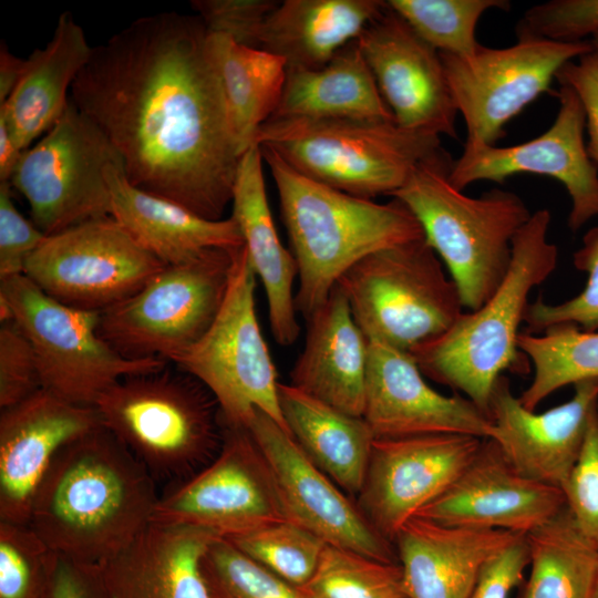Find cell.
I'll return each mask as SVG.
<instances>
[{"mask_svg": "<svg viewBox=\"0 0 598 598\" xmlns=\"http://www.w3.org/2000/svg\"><path fill=\"white\" fill-rule=\"evenodd\" d=\"M24 151L17 145L4 118L0 116V182H9Z\"/></svg>", "mask_w": 598, "mask_h": 598, "instance_id": "51", "label": "cell"}, {"mask_svg": "<svg viewBox=\"0 0 598 598\" xmlns=\"http://www.w3.org/2000/svg\"><path fill=\"white\" fill-rule=\"evenodd\" d=\"M453 159L441 147L391 197L419 220L426 241L455 282L464 308L482 307L505 278L512 243L532 213L515 193L492 188L471 197L452 185Z\"/></svg>", "mask_w": 598, "mask_h": 598, "instance_id": "5", "label": "cell"}, {"mask_svg": "<svg viewBox=\"0 0 598 598\" xmlns=\"http://www.w3.org/2000/svg\"><path fill=\"white\" fill-rule=\"evenodd\" d=\"M92 48L69 11L60 14L51 41L27 59L10 96L0 103V116L20 150L47 133L68 107V91L87 63Z\"/></svg>", "mask_w": 598, "mask_h": 598, "instance_id": "29", "label": "cell"}, {"mask_svg": "<svg viewBox=\"0 0 598 598\" xmlns=\"http://www.w3.org/2000/svg\"><path fill=\"white\" fill-rule=\"evenodd\" d=\"M44 598H110L99 566L54 554Z\"/></svg>", "mask_w": 598, "mask_h": 598, "instance_id": "49", "label": "cell"}, {"mask_svg": "<svg viewBox=\"0 0 598 598\" xmlns=\"http://www.w3.org/2000/svg\"><path fill=\"white\" fill-rule=\"evenodd\" d=\"M306 321L305 347L292 367L289 384L362 417L369 341L338 285Z\"/></svg>", "mask_w": 598, "mask_h": 598, "instance_id": "26", "label": "cell"}, {"mask_svg": "<svg viewBox=\"0 0 598 598\" xmlns=\"http://www.w3.org/2000/svg\"><path fill=\"white\" fill-rule=\"evenodd\" d=\"M573 264L588 276L582 291L560 303H548L542 296L529 302L525 331L538 334L561 323L576 324L584 331L598 330V226L587 230L581 247L573 255Z\"/></svg>", "mask_w": 598, "mask_h": 598, "instance_id": "41", "label": "cell"}, {"mask_svg": "<svg viewBox=\"0 0 598 598\" xmlns=\"http://www.w3.org/2000/svg\"><path fill=\"white\" fill-rule=\"evenodd\" d=\"M274 0H193L190 7L208 33L224 34L236 43L260 49V35Z\"/></svg>", "mask_w": 598, "mask_h": 598, "instance_id": "44", "label": "cell"}, {"mask_svg": "<svg viewBox=\"0 0 598 598\" xmlns=\"http://www.w3.org/2000/svg\"><path fill=\"white\" fill-rule=\"evenodd\" d=\"M278 395L286 425L303 452L340 488L358 495L375 440L364 419L290 384L279 383Z\"/></svg>", "mask_w": 598, "mask_h": 598, "instance_id": "32", "label": "cell"}, {"mask_svg": "<svg viewBox=\"0 0 598 598\" xmlns=\"http://www.w3.org/2000/svg\"><path fill=\"white\" fill-rule=\"evenodd\" d=\"M525 537L530 570L520 598H591L598 549L567 508Z\"/></svg>", "mask_w": 598, "mask_h": 598, "instance_id": "34", "label": "cell"}, {"mask_svg": "<svg viewBox=\"0 0 598 598\" xmlns=\"http://www.w3.org/2000/svg\"><path fill=\"white\" fill-rule=\"evenodd\" d=\"M555 79L577 94L584 109L589 137L587 152L598 165V52L592 49L580 55L576 62H566Z\"/></svg>", "mask_w": 598, "mask_h": 598, "instance_id": "47", "label": "cell"}, {"mask_svg": "<svg viewBox=\"0 0 598 598\" xmlns=\"http://www.w3.org/2000/svg\"><path fill=\"white\" fill-rule=\"evenodd\" d=\"M517 344L534 368L530 384L518 396L530 411L566 385L598 380L597 331L561 323L538 334L520 331Z\"/></svg>", "mask_w": 598, "mask_h": 598, "instance_id": "35", "label": "cell"}, {"mask_svg": "<svg viewBox=\"0 0 598 598\" xmlns=\"http://www.w3.org/2000/svg\"><path fill=\"white\" fill-rule=\"evenodd\" d=\"M482 442L462 434L375 439L358 507L380 535L393 542L406 522L457 480Z\"/></svg>", "mask_w": 598, "mask_h": 598, "instance_id": "17", "label": "cell"}, {"mask_svg": "<svg viewBox=\"0 0 598 598\" xmlns=\"http://www.w3.org/2000/svg\"><path fill=\"white\" fill-rule=\"evenodd\" d=\"M559 109L554 123L527 142L499 147L465 145L451 164L448 178L464 190L488 181L502 184L517 174L549 176L560 182L571 199L568 227L579 230L598 217V165L589 157L584 141L586 120L577 94L567 85L555 92Z\"/></svg>", "mask_w": 598, "mask_h": 598, "instance_id": "16", "label": "cell"}, {"mask_svg": "<svg viewBox=\"0 0 598 598\" xmlns=\"http://www.w3.org/2000/svg\"><path fill=\"white\" fill-rule=\"evenodd\" d=\"M598 32V0H550L528 8L517 21V38L580 42Z\"/></svg>", "mask_w": 598, "mask_h": 598, "instance_id": "42", "label": "cell"}, {"mask_svg": "<svg viewBox=\"0 0 598 598\" xmlns=\"http://www.w3.org/2000/svg\"><path fill=\"white\" fill-rule=\"evenodd\" d=\"M237 250L215 249L165 266L135 295L101 312L100 336L126 359L172 362L217 317Z\"/></svg>", "mask_w": 598, "mask_h": 598, "instance_id": "9", "label": "cell"}, {"mask_svg": "<svg viewBox=\"0 0 598 598\" xmlns=\"http://www.w3.org/2000/svg\"><path fill=\"white\" fill-rule=\"evenodd\" d=\"M202 569L213 598H303L297 587L247 557L226 538L212 544Z\"/></svg>", "mask_w": 598, "mask_h": 598, "instance_id": "39", "label": "cell"}, {"mask_svg": "<svg viewBox=\"0 0 598 598\" xmlns=\"http://www.w3.org/2000/svg\"><path fill=\"white\" fill-rule=\"evenodd\" d=\"M591 598H598V571H597V576H596Z\"/></svg>", "mask_w": 598, "mask_h": 598, "instance_id": "53", "label": "cell"}, {"mask_svg": "<svg viewBox=\"0 0 598 598\" xmlns=\"http://www.w3.org/2000/svg\"><path fill=\"white\" fill-rule=\"evenodd\" d=\"M0 293L34 350L42 388L69 402L94 406L123 378L167 365L124 358L100 336L101 312L69 307L24 275L0 280Z\"/></svg>", "mask_w": 598, "mask_h": 598, "instance_id": "11", "label": "cell"}, {"mask_svg": "<svg viewBox=\"0 0 598 598\" xmlns=\"http://www.w3.org/2000/svg\"><path fill=\"white\" fill-rule=\"evenodd\" d=\"M164 267L105 216L47 236L23 275L69 307L102 312L135 295Z\"/></svg>", "mask_w": 598, "mask_h": 598, "instance_id": "14", "label": "cell"}, {"mask_svg": "<svg viewBox=\"0 0 598 598\" xmlns=\"http://www.w3.org/2000/svg\"><path fill=\"white\" fill-rule=\"evenodd\" d=\"M550 221L547 208L532 213L513 239L508 271L494 295L410 352L423 375L463 393L487 415L498 378L505 371L527 374L530 369L517 342L532 290L558 264V247L548 240Z\"/></svg>", "mask_w": 598, "mask_h": 598, "instance_id": "4", "label": "cell"}, {"mask_svg": "<svg viewBox=\"0 0 598 598\" xmlns=\"http://www.w3.org/2000/svg\"><path fill=\"white\" fill-rule=\"evenodd\" d=\"M9 182H0V280L23 275L29 256L45 239L17 209Z\"/></svg>", "mask_w": 598, "mask_h": 598, "instance_id": "46", "label": "cell"}, {"mask_svg": "<svg viewBox=\"0 0 598 598\" xmlns=\"http://www.w3.org/2000/svg\"><path fill=\"white\" fill-rule=\"evenodd\" d=\"M528 564V546L523 535L486 563L470 598H509L520 585Z\"/></svg>", "mask_w": 598, "mask_h": 598, "instance_id": "48", "label": "cell"}, {"mask_svg": "<svg viewBox=\"0 0 598 598\" xmlns=\"http://www.w3.org/2000/svg\"><path fill=\"white\" fill-rule=\"evenodd\" d=\"M362 417L375 439L493 435L489 416L471 400L439 393L410 353L377 341H369Z\"/></svg>", "mask_w": 598, "mask_h": 598, "instance_id": "20", "label": "cell"}, {"mask_svg": "<svg viewBox=\"0 0 598 598\" xmlns=\"http://www.w3.org/2000/svg\"><path fill=\"white\" fill-rule=\"evenodd\" d=\"M520 536L411 518L393 540L406 597L470 598L486 563Z\"/></svg>", "mask_w": 598, "mask_h": 598, "instance_id": "24", "label": "cell"}, {"mask_svg": "<svg viewBox=\"0 0 598 598\" xmlns=\"http://www.w3.org/2000/svg\"><path fill=\"white\" fill-rule=\"evenodd\" d=\"M258 144L241 155L233 186V213L252 268L264 285L271 333L280 346L293 344L300 333L292 295L298 268L280 241L268 204Z\"/></svg>", "mask_w": 598, "mask_h": 598, "instance_id": "28", "label": "cell"}, {"mask_svg": "<svg viewBox=\"0 0 598 598\" xmlns=\"http://www.w3.org/2000/svg\"><path fill=\"white\" fill-rule=\"evenodd\" d=\"M53 557L29 524L0 520V598H44Z\"/></svg>", "mask_w": 598, "mask_h": 598, "instance_id": "40", "label": "cell"}, {"mask_svg": "<svg viewBox=\"0 0 598 598\" xmlns=\"http://www.w3.org/2000/svg\"><path fill=\"white\" fill-rule=\"evenodd\" d=\"M27 59L13 55L1 41L0 47V103L4 102L18 84L24 68Z\"/></svg>", "mask_w": 598, "mask_h": 598, "instance_id": "50", "label": "cell"}, {"mask_svg": "<svg viewBox=\"0 0 598 598\" xmlns=\"http://www.w3.org/2000/svg\"><path fill=\"white\" fill-rule=\"evenodd\" d=\"M257 275L245 245L234 257L221 308L203 338L172 362L213 394L221 423L245 427L259 409L289 432L279 382L256 313Z\"/></svg>", "mask_w": 598, "mask_h": 598, "instance_id": "10", "label": "cell"}, {"mask_svg": "<svg viewBox=\"0 0 598 598\" xmlns=\"http://www.w3.org/2000/svg\"><path fill=\"white\" fill-rule=\"evenodd\" d=\"M259 147L277 187L298 268L295 303L306 320L354 264L377 250L424 238L419 220L400 199L380 204L343 193L302 175L271 148Z\"/></svg>", "mask_w": 598, "mask_h": 598, "instance_id": "3", "label": "cell"}, {"mask_svg": "<svg viewBox=\"0 0 598 598\" xmlns=\"http://www.w3.org/2000/svg\"><path fill=\"white\" fill-rule=\"evenodd\" d=\"M573 396L544 412L523 406L501 375L489 401L493 440L523 476L561 489L575 466L598 401V380L576 383Z\"/></svg>", "mask_w": 598, "mask_h": 598, "instance_id": "23", "label": "cell"}, {"mask_svg": "<svg viewBox=\"0 0 598 598\" xmlns=\"http://www.w3.org/2000/svg\"><path fill=\"white\" fill-rule=\"evenodd\" d=\"M355 41L399 126L456 138L458 112L434 48L389 4Z\"/></svg>", "mask_w": 598, "mask_h": 598, "instance_id": "19", "label": "cell"}, {"mask_svg": "<svg viewBox=\"0 0 598 598\" xmlns=\"http://www.w3.org/2000/svg\"><path fill=\"white\" fill-rule=\"evenodd\" d=\"M42 389L34 350L16 321L0 327V408L7 409Z\"/></svg>", "mask_w": 598, "mask_h": 598, "instance_id": "45", "label": "cell"}, {"mask_svg": "<svg viewBox=\"0 0 598 598\" xmlns=\"http://www.w3.org/2000/svg\"><path fill=\"white\" fill-rule=\"evenodd\" d=\"M566 508L579 532L598 549V416L590 419L580 455L564 483Z\"/></svg>", "mask_w": 598, "mask_h": 598, "instance_id": "43", "label": "cell"}, {"mask_svg": "<svg viewBox=\"0 0 598 598\" xmlns=\"http://www.w3.org/2000/svg\"><path fill=\"white\" fill-rule=\"evenodd\" d=\"M70 93L120 154L130 184L223 218L244 152L197 14L133 21L92 48Z\"/></svg>", "mask_w": 598, "mask_h": 598, "instance_id": "1", "label": "cell"}, {"mask_svg": "<svg viewBox=\"0 0 598 598\" xmlns=\"http://www.w3.org/2000/svg\"><path fill=\"white\" fill-rule=\"evenodd\" d=\"M589 42L592 49L598 52V32L590 38Z\"/></svg>", "mask_w": 598, "mask_h": 598, "instance_id": "52", "label": "cell"}, {"mask_svg": "<svg viewBox=\"0 0 598 598\" xmlns=\"http://www.w3.org/2000/svg\"><path fill=\"white\" fill-rule=\"evenodd\" d=\"M596 412H597V416H598V401H597Z\"/></svg>", "mask_w": 598, "mask_h": 598, "instance_id": "54", "label": "cell"}, {"mask_svg": "<svg viewBox=\"0 0 598 598\" xmlns=\"http://www.w3.org/2000/svg\"><path fill=\"white\" fill-rule=\"evenodd\" d=\"M159 495L145 466L101 426L58 453L29 525L58 556L101 566L152 523Z\"/></svg>", "mask_w": 598, "mask_h": 598, "instance_id": "2", "label": "cell"}, {"mask_svg": "<svg viewBox=\"0 0 598 598\" xmlns=\"http://www.w3.org/2000/svg\"><path fill=\"white\" fill-rule=\"evenodd\" d=\"M208 44L231 127L245 152L278 107L287 63L267 50L238 44L224 34L208 33Z\"/></svg>", "mask_w": 598, "mask_h": 598, "instance_id": "33", "label": "cell"}, {"mask_svg": "<svg viewBox=\"0 0 598 598\" xmlns=\"http://www.w3.org/2000/svg\"><path fill=\"white\" fill-rule=\"evenodd\" d=\"M254 144L275 151L302 175L343 193L392 196L439 151L441 136L395 121L269 120Z\"/></svg>", "mask_w": 598, "mask_h": 598, "instance_id": "7", "label": "cell"}, {"mask_svg": "<svg viewBox=\"0 0 598 598\" xmlns=\"http://www.w3.org/2000/svg\"><path fill=\"white\" fill-rule=\"evenodd\" d=\"M344 118L394 121L357 41L322 68L287 69L280 102L269 120Z\"/></svg>", "mask_w": 598, "mask_h": 598, "instance_id": "31", "label": "cell"}, {"mask_svg": "<svg viewBox=\"0 0 598 598\" xmlns=\"http://www.w3.org/2000/svg\"><path fill=\"white\" fill-rule=\"evenodd\" d=\"M226 539L295 587L310 579L327 545L317 535L290 520L271 523Z\"/></svg>", "mask_w": 598, "mask_h": 598, "instance_id": "38", "label": "cell"}, {"mask_svg": "<svg viewBox=\"0 0 598 598\" xmlns=\"http://www.w3.org/2000/svg\"><path fill=\"white\" fill-rule=\"evenodd\" d=\"M303 598H408L400 565L326 545Z\"/></svg>", "mask_w": 598, "mask_h": 598, "instance_id": "36", "label": "cell"}, {"mask_svg": "<svg viewBox=\"0 0 598 598\" xmlns=\"http://www.w3.org/2000/svg\"><path fill=\"white\" fill-rule=\"evenodd\" d=\"M221 426L218 454L192 477L161 492L152 522L199 527L228 538L289 520L270 468L248 430Z\"/></svg>", "mask_w": 598, "mask_h": 598, "instance_id": "15", "label": "cell"}, {"mask_svg": "<svg viewBox=\"0 0 598 598\" xmlns=\"http://www.w3.org/2000/svg\"><path fill=\"white\" fill-rule=\"evenodd\" d=\"M395 11L440 53L472 55L481 45L476 27L488 10H508L507 0H390Z\"/></svg>", "mask_w": 598, "mask_h": 598, "instance_id": "37", "label": "cell"}, {"mask_svg": "<svg viewBox=\"0 0 598 598\" xmlns=\"http://www.w3.org/2000/svg\"><path fill=\"white\" fill-rule=\"evenodd\" d=\"M103 426L95 406L40 389L0 414V520L29 524L35 493L58 453Z\"/></svg>", "mask_w": 598, "mask_h": 598, "instance_id": "21", "label": "cell"}, {"mask_svg": "<svg viewBox=\"0 0 598 598\" xmlns=\"http://www.w3.org/2000/svg\"><path fill=\"white\" fill-rule=\"evenodd\" d=\"M592 51L589 40L517 38L506 48L482 44L467 56L440 53L446 81L466 127L465 145H496L505 125L545 92L568 61Z\"/></svg>", "mask_w": 598, "mask_h": 598, "instance_id": "13", "label": "cell"}, {"mask_svg": "<svg viewBox=\"0 0 598 598\" xmlns=\"http://www.w3.org/2000/svg\"><path fill=\"white\" fill-rule=\"evenodd\" d=\"M105 176L112 200L111 216L163 265H179L215 249L237 250L244 246L231 216L207 219L147 194L130 184L123 164L109 166Z\"/></svg>", "mask_w": 598, "mask_h": 598, "instance_id": "27", "label": "cell"}, {"mask_svg": "<svg viewBox=\"0 0 598 598\" xmlns=\"http://www.w3.org/2000/svg\"><path fill=\"white\" fill-rule=\"evenodd\" d=\"M217 534L152 522L124 550L99 566L110 598H213L202 569Z\"/></svg>", "mask_w": 598, "mask_h": 598, "instance_id": "25", "label": "cell"}, {"mask_svg": "<svg viewBox=\"0 0 598 598\" xmlns=\"http://www.w3.org/2000/svg\"><path fill=\"white\" fill-rule=\"evenodd\" d=\"M266 460L286 515L327 545L394 563L380 535L340 487L303 452L291 434L255 409L245 426Z\"/></svg>", "mask_w": 598, "mask_h": 598, "instance_id": "18", "label": "cell"}, {"mask_svg": "<svg viewBox=\"0 0 598 598\" xmlns=\"http://www.w3.org/2000/svg\"><path fill=\"white\" fill-rule=\"evenodd\" d=\"M123 164L102 131L73 102L33 146L9 181L27 199L32 223L47 236L112 214L106 168Z\"/></svg>", "mask_w": 598, "mask_h": 598, "instance_id": "12", "label": "cell"}, {"mask_svg": "<svg viewBox=\"0 0 598 598\" xmlns=\"http://www.w3.org/2000/svg\"><path fill=\"white\" fill-rule=\"evenodd\" d=\"M337 285L368 341L408 353L463 313L457 287L425 237L368 255Z\"/></svg>", "mask_w": 598, "mask_h": 598, "instance_id": "8", "label": "cell"}, {"mask_svg": "<svg viewBox=\"0 0 598 598\" xmlns=\"http://www.w3.org/2000/svg\"><path fill=\"white\" fill-rule=\"evenodd\" d=\"M566 508L560 488L520 475L486 439L457 480L415 517L526 535Z\"/></svg>", "mask_w": 598, "mask_h": 598, "instance_id": "22", "label": "cell"}, {"mask_svg": "<svg viewBox=\"0 0 598 598\" xmlns=\"http://www.w3.org/2000/svg\"><path fill=\"white\" fill-rule=\"evenodd\" d=\"M94 406L103 426L165 487L192 477L221 446L217 401L178 369L123 378Z\"/></svg>", "mask_w": 598, "mask_h": 598, "instance_id": "6", "label": "cell"}, {"mask_svg": "<svg viewBox=\"0 0 598 598\" xmlns=\"http://www.w3.org/2000/svg\"><path fill=\"white\" fill-rule=\"evenodd\" d=\"M388 7L380 0H285L267 18L260 49L287 63V69H319Z\"/></svg>", "mask_w": 598, "mask_h": 598, "instance_id": "30", "label": "cell"}]
</instances>
